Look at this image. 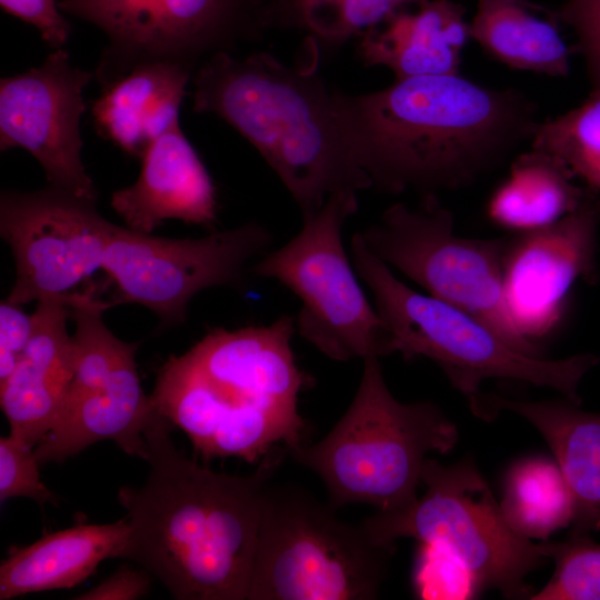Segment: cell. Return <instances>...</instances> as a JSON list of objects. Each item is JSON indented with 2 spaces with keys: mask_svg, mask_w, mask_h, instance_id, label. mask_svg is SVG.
Here are the masks:
<instances>
[{
  "mask_svg": "<svg viewBox=\"0 0 600 600\" xmlns=\"http://www.w3.org/2000/svg\"><path fill=\"white\" fill-rule=\"evenodd\" d=\"M59 8L106 34L94 72L101 90L148 62L194 73L209 57L231 53L268 30L264 0H60Z\"/></svg>",
  "mask_w": 600,
  "mask_h": 600,
  "instance_id": "obj_11",
  "label": "cell"
},
{
  "mask_svg": "<svg viewBox=\"0 0 600 600\" xmlns=\"http://www.w3.org/2000/svg\"><path fill=\"white\" fill-rule=\"evenodd\" d=\"M294 317L236 330L217 328L161 368L150 394L206 459L260 461L279 444L303 443L299 394L312 379L294 358Z\"/></svg>",
  "mask_w": 600,
  "mask_h": 600,
  "instance_id": "obj_3",
  "label": "cell"
},
{
  "mask_svg": "<svg viewBox=\"0 0 600 600\" xmlns=\"http://www.w3.org/2000/svg\"><path fill=\"white\" fill-rule=\"evenodd\" d=\"M357 210V191L332 193L317 213L303 219L292 239L249 269L298 297L296 331L340 362L392 354L389 330L361 288L342 241V228Z\"/></svg>",
  "mask_w": 600,
  "mask_h": 600,
  "instance_id": "obj_9",
  "label": "cell"
},
{
  "mask_svg": "<svg viewBox=\"0 0 600 600\" xmlns=\"http://www.w3.org/2000/svg\"><path fill=\"white\" fill-rule=\"evenodd\" d=\"M466 12L454 0H407L358 36L359 58L389 68L396 80L457 74L471 39Z\"/></svg>",
  "mask_w": 600,
  "mask_h": 600,
  "instance_id": "obj_20",
  "label": "cell"
},
{
  "mask_svg": "<svg viewBox=\"0 0 600 600\" xmlns=\"http://www.w3.org/2000/svg\"><path fill=\"white\" fill-rule=\"evenodd\" d=\"M556 570L531 600H600V544L589 534L549 542Z\"/></svg>",
  "mask_w": 600,
  "mask_h": 600,
  "instance_id": "obj_28",
  "label": "cell"
},
{
  "mask_svg": "<svg viewBox=\"0 0 600 600\" xmlns=\"http://www.w3.org/2000/svg\"><path fill=\"white\" fill-rule=\"evenodd\" d=\"M561 24L558 10L529 0H478L470 37L509 68L567 77L572 50Z\"/></svg>",
  "mask_w": 600,
  "mask_h": 600,
  "instance_id": "obj_23",
  "label": "cell"
},
{
  "mask_svg": "<svg viewBox=\"0 0 600 600\" xmlns=\"http://www.w3.org/2000/svg\"><path fill=\"white\" fill-rule=\"evenodd\" d=\"M193 72L154 61L133 68L101 90L91 113L99 134L126 153L141 158L150 144L179 121V110Z\"/></svg>",
  "mask_w": 600,
  "mask_h": 600,
  "instance_id": "obj_21",
  "label": "cell"
},
{
  "mask_svg": "<svg viewBox=\"0 0 600 600\" xmlns=\"http://www.w3.org/2000/svg\"><path fill=\"white\" fill-rule=\"evenodd\" d=\"M479 418L501 410L531 422L553 452L571 500L573 534L600 531V412H588L568 400L517 401L479 393L469 403Z\"/></svg>",
  "mask_w": 600,
  "mask_h": 600,
  "instance_id": "obj_19",
  "label": "cell"
},
{
  "mask_svg": "<svg viewBox=\"0 0 600 600\" xmlns=\"http://www.w3.org/2000/svg\"><path fill=\"white\" fill-rule=\"evenodd\" d=\"M153 409L131 357L101 377L70 384L57 423L34 448L36 457L40 464L60 463L98 441L112 440L127 454L147 460L143 432Z\"/></svg>",
  "mask_w": 600,
  "mask_h": 600,
  "instance_id": "obj_16",
  "label": "cell"
},
{
  "mask_svg": "<svg viewBox=\"0 0 600 600\" xmlns=\"http://www.w3.org/2000/svg\"><path fill=\"white\" fill-rule=\"evenodd\" d=\"M500 507L512 529L529 539H547L571 523L566 482L557 462L546 458H529L512 466Z\"/></svg>",
  "mask_w": 600,
  "mask_h": 600,
  "instance_id": "obj_25",
  "label": "cell"
},
{
  "mask_svg": "<svg viewBox=\"0 0 600 600\" xmlns=\"http://www.w3.org/2000/svg\"><path fill=\"white\" fill-rule=\"evenodd\" d=\"M33 332L32 314L7 299L0 304V382L16 368Z\"/></svg>",
  "mask_w": 600,
  "mask_h": 600,
  "instance_id": "obj_33",
  "label": "cell"
},
{
  "mask_svg": "<svg viewBox=\"0 0 600 600\" xmlns=\"http://www.w3.org/2000/svg\"><path fill=\"white\" fill-rule=\"evenodd\" d=\"M458 439L456 424L432 401H398L379 358L368 357L357 393L331 431L314 444L283 450L322 480L336 509L364 503L389 512L418 498L427 454L447 453Z\"/></svg>",
  "mask_w": 600,
  "mask_h": 600,
  "instance_id": "obj_5",
  "label": "cell"
},
{
  "mask_svg": "<svg viewBox=\"0 0 600 600\" xmlns=\"http://www.w3.org/2000/svg\"><path fill=\"white\" fill-rule=\"evenodd\" d=\"M68 296L37 302L32 337L11 374L0 382V403L10 433L32 447L57 423L73 377Z\"/></svg>",
  "mask_w": 600,
  "mask_h": 600,
  "instance_id": "obj_17",
  "label": "cell"
},
{
  "mask_svg": "<svg viewBox=\"0 0 600 600\" xmlns=\"http://www.w3.org/2000/svg\"><path fill=\"white\" fill-rule=\"evenodd\" d=\"M129 531L127 517L106 524H77L12 548L0 566V600L72 588L108 558H118Z\"/></svg>",
  "mask_w": 600,
  "mask_h": 600,
  "instance_id": "obj_22",
  "label": "cell"
},
{
  "mask_svg": "<svg viewBox=\"0 0 600 600\" xmlns=\"http://www.w3.org/2000/svg\"><path fill=\"white\" fill-rule=\"evenodd\" d=\"M34 449L21 438H0V501L29 498L38 504L56 503L57 497L41 481Z\"/></svg>",
  "mask_w": 600,
  "mask_h": 600,
  "instance_id": "obj_29",
  "label": "cell"
},
{
  "mask_svg": "<svg viewBox=\"0 0 600 600\" xmlns=\"http://www.w3.org/2000/svg\"><path fill=\"white\" fill-rule=\"evenodd\" d=\"M172 427L154 408L143 432L147 480L118 491L129 523L118 558L146 569L174 599L244 600L264 490L283 447L250 474L219 473L178 451Z\"/></svg>",
  "mask_w": 600,
  "mask_h": 600,
  "instance_id": "obj_2",
  "label": "cell"
},
{
  "mask_svg": "<svg viewBox=\"0 0 600 600\" xmlns=\"http://www.w3.org/2000/svg\"><path fill=\"white\" fill-rule=\"evenodd\" d=\"M554 157L531 149L510 163L487 203L489 220L513 234L536 231L577 210L589 197Z\"/></svg>",
  "mask_w": 600,
  "mask_h": 600,
  "instance_id": "obj_24",
  "label": "cell"
},
{
  "mask_svg": "<svg viewBox=\"0 0 600 600\" xmlns=\"http://www.w3.org/2000/svg\"><path fill=\"white\" fill-rule=\"evenodd\" d=\"M369 250L422 287L427 294L458 307L487 323L519 351L542 357L509 316L503 294L508 237L474 239L454 231V218L437 194L421 196L417 207L397 202L360 232Z\"/></svg>",
  "mask_w": 600,
  "mask_h": 600,
  "instance_id": "obj_10",
  "label": "cell"
},
{
  "mask_svg": "<svg viewBox=\"0 0 600 600\" xmlns=\"http://www.w3.org/2000/svg\"><path fill=\"white\" fill-rule=\"evenodd\" d=\"M273 238L251 221L202 238L171 239L113 226L102 269L120 300L147 307L163 323H179L190 300L212 287L238 286Z\"/></svg>",
  "mask_w": 600,
  "mask_h": 600,
  "instance_id": "obj_12",
  "label": "cell"
},
{
  "mask_svg": "<svg viewBox=\"0 0 600 600\" xmlns=\"http://www.w3.org/2000/svg\"><path fill=\"white\" fill-rule=\"evenodd\" d=\"M111 207L129 229L143 233L171 219L202 226L217 221L212 179L179 121L150 144L137 181L113 192Z\"/></svg>",
  "mask_w": 600,
  "mask_h": 600,
  "instance_id": "obj_18",
  "label": "cell"
},
{
  "mask_svg": "<svg viewBox=\"0 0 600 600\" xmlns=\"http://www.w3.org/2000/svg\"><path fill=\"white\" fill-rule=\"evenodd\" d=\"M421 483L424 494L409 506L366 518L369 532L384 543L413 538L450 556L480 591L530 599L534 592L524 579L550 559L549 542L532 543L512 529L470 459L444 466L427 458Z\"/></svg>",
  "mask_w": 600,
  "mask_h": 600,
  "instance_id": "obj_8",
  "label": "cell"
},
{
  "mask_svg": "<svg viewBox=\"0 0 600 600\" xmlns=\"http://www.w3.org/2000/svg\"><path fill=\"white\" fill-rule=\"evenodd\" d=\"M413 580L416 593L422 599H467L480 592L460 563L423 543L418 553Z\"/></svg>",
  "mask_w": 600,
  "mask_h": 600,
  "instance_id": "obj_30",
  "label": "cell"
},
{
  "mask_svg": "<svg viewBox=\"0 0 600 600\" xmlns=\"http://www.w3.org/2000/svg\"><path fill=\"white\" fill-rule=\"evenodd\" d=\"M94 73L72 66L63 48L39 67L0 80V150L22 148L41 164L50 186L97 200L81 159L83 89Z\"/></svg>",
  "mask_w": 600,
  "mask_h": 600,
  "instance_id": "obj_14",
  "label": "cell"
},
{
  "mask_svg": "<svg viewBox=\"0 0 600 600\" xmlns=\"http://www.w3.org/2000/svg\"><path fill=\"white\" fill-rule=\"evenodd\" d=\"M317 59L311 67H289L263 51L244 58L219 52L191 79L192 110L216 114L241 133L278 174L302 219L332 193L372 188L353 160L334 90L318 73Z\"/></svg>",
  "mask_w": 600,
  "mask_h": 600,
  "instance_id": "obj_4",
  "label": "cell"
},
{
  "mask_svg": "<svg viewBox=\"0 0 600 600\" xmlns=\"http://www.w3.org/2000/svg\"><path fill=\"white\" fill-rule=\"evenodd\" d=\"M407 0H310L291 28L307 31L319 48L334 50L378 24Z\"/></svg>",
  "mask_w": 600,
  "mask_h": 600,
  "instance_id": "obj_27",
  "label": "cell"
},
{
  "mask_svg": "<svg viewBox=\"0 0 600 600\" xmlns=\"http://www.w3.org/2000/svg\"><path fill=\"white\" fill-rule=\"evenodd\" d=\"M600 196L546 228L508 237L503 294L512 323L528 341L548 337L564 317L579 281H598Z\"/></svg>",
  "mask_w": 600,
  "mask_h": 600,
  "instance_id": "obj_15",
  "label": "cell"
},
{
  "mask_svg": "<svg viewBox=\"0 0 600 600\" xmlns=\"http://www.w3.org/2000/svg\"><path fill=\"white\" fill-rule=\"evenodd\" d=\"M531 149L558 159L589 192L600 196V88L577 108L539 122Z\"/></svg>",
  "mask_w": 600,
  "mask_h": 600,
  "instance_id": "obj_26",
  "label": "cell"
},
{
  "mask_svg": "<svg viewBox=\"0 0 600 600\" xmlns=\"http://www.w3.org/2000/svg\"><path fill=\"white\" fill-rule=\"evenodd\" d=\"M151 574L143 568L122 564L94 588L74 597L77 600H133L146 596Z\"/></svg>",
  "mask_w": 600,
  "mask_h": 600,
  "instance_id": "obj_34",
  "label": "cell"
},
{
  "mask_svg": "<svg viewBox=\"0 0 600 600\" xmlns=\"http://www.w3.org/2000/svg\"><path fill=\"white\" fill-rule=\"evenodd\" d=\"M334 97L353 160L373 188L391 194L469 187L504 164L539 124L538 104L522 91L459 73Z\"/></svg>",
  "mask_w": 600,
  "mask_h": 600,
  "instance_id": "obj_1",
  "label": "cell"
},
{
  "mask_svg": "<svg viewBox=\"0 0 600 600\" xmlns=\"http://www.w3.org/2000/svg\"><path fill=\"white\" fill-rule=\"evenodd\" d=\"M394 550L307 490L268 484L247 600L376 599Z\"/></svg>",
  "mask_w": 600,
  "mask_h": 600,
  "instance_id": "obj_7",
  "label": "cell"
},
{
  "mask_svg": "<svg viewBox=\"0 0 600 600\" xmlns=\"http://www.w3.org/2000/svg\"><path fill=\"white\" fill-rule=\"evenodd\" d=\"M310 0H264V22L267 29L291 28L292 22Z\"/></svg>",
  "mask_w": 600,
  "mask_h": 600,
  "instance_id": "obj_35",
  "label": "cell"
},
{
  "mask_svg": "<svg viewBox=\"0 0 600 600\" xmlns=\"http://www.w3.org/2000/svg\"><path fill=\"white\" fill-rule=\"evenodd\" d=\"M97 200L50 186L0 196V233L16 264L7 300L27 304L64 297L102 268L114 223Z\"/></svg>",
  "mask_w": 600,
  "mask_h": 600,
  "instance_id": "obj_13",
  "label": "cell"
},
{
  "mask_svg": "<svg viewBox=\"0 0 600 600\" xmlns=\"http://www.w3.org/2000/svg\"><path fill=\"white\" fill-rule=\"evenodd\" d=\"M563 24L577 36L592 88H600V0H566L558 9Z\"/></svg>",
  "mask_w": 600,
  "mask_h": 600,
  "instance_id": "obj_31",
  "label": "cell"
},
{
  "mask_svg": "<svg viewBox=\"0 0 600 600\" xmlns=\"http://www.w3.org/2000/svg\"><path fill=\"white\" fill-rule=\"evenodd\" d=\"M350 256L389 330L391 352L404 360H431L469 403L484 380L508 379L554 389L581 404L580 382L599 363L598 356L548 360L526 354L471 313L401 282L369 250L360 232L351 238Z\"/></svg>",
  "mask_w": 600,
  "mask_h": 600,
  "instance_id": "obj_6",
  "label": "cell"
},
{
  "mask_svg": "<svg viewBox=\"0 0 600 600\" xmlns=\"http://www.w3.org/2000/svg\"><path fill=\"white\" fill-rule=\"evenodd\" d=\"M1 8L34 27L52 49L62 48L71 33V26L61 13L57 0H0Z\"/></svg>",
  "mask_w": 600,
  "mask_h": 600,
  "instance_id": "obj_32",
  "label": "cell"
}]
</instances>
